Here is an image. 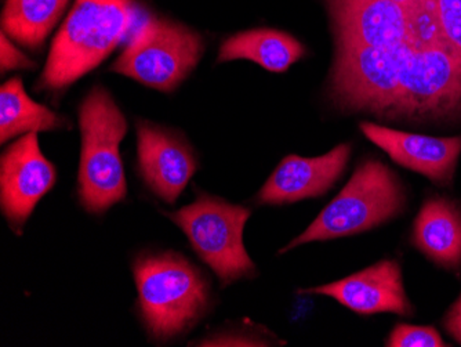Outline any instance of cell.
<instances>
[{
    "label": "cell",
    "mask_w": 461,
    "mask_h": 347,
    "mask_svg": "<svg viewBox=\"0 0 461 347\" xmlns=\"http://www.w3.org/2000/svg\"><path fill=\"white\" fill-rule=\"evenodd\" d=\"M0 46H2V72L13 71V69H33L35 63L31 61L20 49L15 48L12 39L2 32L0 36Z\"/></svg>",
    "instance_id": "cell-20"
},
{
    "label": "cell",
    "mask_w": 461,
    "mask_h": 347,
    "mask_svg": "<svg viewBox=\"0 0 461 347\" xmlns=\"http://www.w3.org/2000/svg\"><path fill=\"white\" fill-rule=\"evenodd\" d=\"M413 240L427 258L449 270L461 268V208L444 196L429 198L414 220Z\"/></svg>",
    "instance_id": "cell-14"
},
{
    "label": "cell",
    "mask_w": 461,
    "mask_h": 347,
    "mask_svg": "<svg viewBox=\"0 0 461 347\" xmlns=\"http://www.w3.org/2000/svg\"><path fill=\"white\" fill-rule=\"evenodd\" d=\"M137 157L145 185L158 198L175 204L198 170L190 144L151 122L137 123Z\"/></svg>",
    "instance_id": "cell-10"
},
{
    "label": "cell",
    "mask_w": 461,
    "mask_h": 347,
    "mask_svg": "<svg viewBox=\"0 0 461 347\" xmlns=\"http://www.w3.org/2000/svg\"><path fill=\"white\" fill-rule=\"evenodd\" d=\"M299 39L284 31L258 28L230 36L220 48L217 63L249 59L267 71L285 72L305 56Z\"/></svg>",
    "instance_id": "cell-15"
},
{
    "label": "cell",
    "mask_w": 461,
    "mask_h": 347,
    "mask_svg": "<svg viewBox=\"0 0 461 347\" xmlns=\"http://www.w3.org/2000/svg\"><path fill=\"white\" fill-rule=\"evenodd\" d=\"M393 2L409 6V5L424 4V2H429V0H393Z\"/></svg>",
    "instance_id": "cell-22"
},
{
    "label": "cell",
    "mask_w": 461,
    "mask_h": 347,
    "mask_svg": "<svg viewBox=\"0 0 461 347\" xmlns=\"http://www.w3.org/2000/svg\"><path fill=\"white\" fill-rule=\"evenodd\" d=\"M204 42L196 31L166 18H145L111 71L159 92L177 89L196 68Z\"/></svg>",
    "instance_id": "cell-6"
},
{
    "label": "cell",
    "mask_w": 461,
    "mask_h": 347,
    "mask_svg": "<svg viewBox=\"0 0 461 347\" xmlns=\"http://www.w3.org/2000/svg\"><path fill=\"white\" fill-rule=\"evenodd\" d=\"M137 13L136 0H75L54 38L39 87L59 92L100 66L128 35Z\"/></svg>",
    "instance_id": "cell-2"
},
{
    "label": "cell",
    "mask_w": 461,
    "mask_h": 347,
    "mask_svg": "<svg viewBox=\"0 0 461 347\" xmlns=\"http://www.w3.org/2000/svg\"><path fill=\"white\" fill-rule=\"evenodd\" d=\"M140 313L152 339L167 342L183 335L206 315L211 284L180 253H147L133 264Z\"/></svg>",
    "instance_id": "cell-3"
},
{
    "label": "cell",
    "mask_w": 461,
    "mask_h": 347,
    "mask_svg": "<svg viewBox=\"0 0 461 347\" xmlns=\"http://www.w3.org/2000/svg\"><path fill=\"white\" fill-rule=\"evenodd\" d=\"M359 129L401 167L420 173L439 186L452 183L461 154V136L408 133L373 122H362Z\"/></svg>",
    "instance_id": "cell-13"
},
{
    "label": "cell",
    "mask_w": 461,
    "mask_h": 347,
    "mask_svg": "<svg viewBox=\"0 0 461 347\" xmlns=\"http://www.w3.org/2000/svg\"><path fill=\"white\" fill-rule=\"evenodd\" d=\"M82 134L77 194L89 214H104L128 194L121 142L128 122L111 93L95 87L79 108Z\"/></svg>",
    "instance_id": "cell-4"
},
{
    "label": "cell",
    "mask_w": 461,
    "mask_h": 347,
    "mask_svg": "<svg viewBox=\"0 0 461 347\" xmlns=\"http://www.w3.org/2000/svg\"><path fill=\"white\" fill-rule=\"evenodd\" d=\"M442 35L453 53L461 59V0H435Z\"/></svg>",
    "instance_id": "cell-19"
},
{
    "label": "cell",
    "mask_w": 461,
    "mask_h": 347,
    "mask_svg": "<svg viewBox=\"0 0 461 347\" xmlns=\"http://www.w3.org/2000/svg\"><path fill=\"white\" fill-rule=\"evenodd\" d=\"M302 294L325 295L362 315L377 313L411 317V300L403 287L402 270L396 260H382L340 281L304 289Z\"/></svg>",
    "instance_id": "cell-11"
},
{
    "label": "cell",
    "mask_w": 461,
    "mask_h": 347,
    "mask_svg": "<svg viewBox=\"0 0 461 347\" xmlns=\"http://www.w3.org/2000/svg\"><path fill=\"white\" fill-rule=\"evenodd\" d=\"M250 215L245 206L202 194L190 205L166 216L185 233L199 258L219 277L222 287H228L256 273L243 243V229Z\"/></svg>",
    "instance_id": "cell-7"
},
{
    "label": "cell",
    "mask_w": 461,
    "mask_h": 347,
    "mask_svg": "<svg viewBox=\"0 0 461 347\" xmlns=\"http://www.w3.org/2000/svg\"><path fill=\"white\" fill-rule=\"evenodd\" d=\"M69 0H6L2 32L25 48H41L64 14Z\"/></svg>",
    "instance_id": "cell-17"
},
{
    "label": "cell",
    "mask_w": 461,
    "mask_h": 347,
    "mask_svg": "<svg viewBox=\"0 0 461 347\" xmlns=\"http://www.w3.org/2000/svg\"><path fill=\"white\" fill-rule=\"evenodd\" d=\"M56 180V167L41 152L38 133L25 134L7 147L0 160V206L15 232L21 233Z\"/></svg>",
    "instance_id": "cell-8"
},
{
    "label": "cell",
    "mask_w": 461,
    "mask_h": 347,
    "mask_svg": "<svg viewBox=\"0 0 461 347\" xmlns=\"http://www.w3.org/2000/svg\"><path fill=\"white\" fill-rule=\"evenodd\" d=\"M445 328L461 344V295L445 317Z\"/></svg>",
    "instance_id": "cell-21"
},
{
    "label": "cell",
    "mask_w": 461,
    "mask_h": 347,
    "mask_svg": "<svg viewBox=\"0 0 461 347\" xmlns=\"http://www.w3.org/2000/svg\"><path fill=\"white\" fill-rule=\"evenodd\" d=\"M329 98L341 113L390 121H461V59L417 41L393 48H334Z\"/></svg>",
    "instance_id": "cell-1"
},
{
    "label": "cell",
    "mask_w": 461,
    "mask_h": 347,
    "mask_svg": "<svg viewBox=\"0 0 461 347\" xmlns=\"http://www.w3.org/2000/svg\"><path fill=\"white\" fill-rule=\"evenodd\" d=\"M330 18L334 48L387 49L416 41L409 6L393 0H323ZM419 42V41H417Z\"/></svg>",
    "instance_id": "cell-9"
},
{
    "label": "cell",
    "mask_w": 461,
    "mask_h": 347,
    "mask_svg": "<svg viewBox=\"0 0 461 347\" xmlns=\"http://www.w3.org/2000/svg\"><path fill=\"white\" fill-rule=\"evenodd\" d=\"M405 205V188L396 173L382 160H366L310 227L279 253L313 241L348 237L375 229L402 214Z\"/></svg>",
    "instance_id": "cell-5"
},
{
    "label": "cell",
    "mask_w": 461,
    "mask_h": 347,
    "mask_svg": "<svg viewBox=\"0 0 461 347\" xmlns=\"http://www.w3.org/2000/svg\"><path fill=\"white\" fill-rule=\"evenodd\" d=\"M390 347H445L447 342L441 333L432 326L409 325L398 324L391 331L387 344Z\"/></svg>",
    "instance_id": "cell-18"
},
{
    "label": "cell",
    "mask_w": 461,
    "mask_h": 347,
    "mask_svg": "<svg viewBox=\"0 0 461 347\" xmlns=\"http://www.w3.org/2000/svg\"><path fill=\"white\" fill-rule=\"evenodd\" d=\"M351 152V144L344 142L321 157L287 155L258 193V204L285 205L323 196L343 175Z\"/></svg>",
    "instance_id": "cell-12"
},
{
    "label": "cell",
    "mask_w": 461,
    "mask_h": 347,
    "mask_svg": "<svg viewBox=\"0 0 461 347\" xmlns=\"http://www.w3.org/2000/svg\"><path fill=\"white\" fill-rule=\"evenodd\" d=\"M66 125L50 108L39 105L25 92L21 78L7 80L0 89V142L28 133L56 131Z\"/></svg>",
    "instance_id": "cell-16"
}]
</instances>
